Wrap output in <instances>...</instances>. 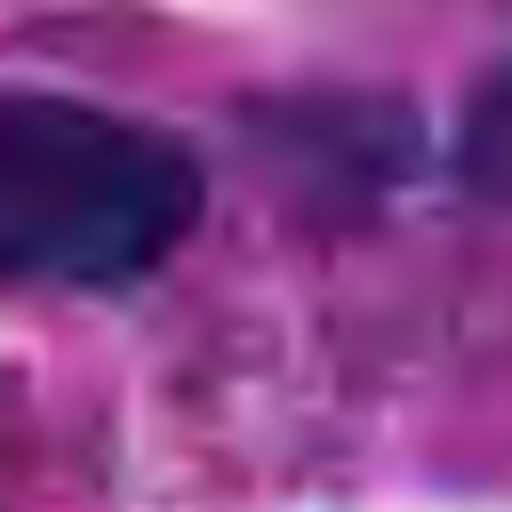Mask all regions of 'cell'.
I'll return each instance as SVG.
<instances>
[{
    "instance_id": "1",
    "label": "cell",
    "mask_w": 512,
    "mask_h": 512,
    "mask_svg": "<svg viewBox=\"0 0 512 512\" xmlns=\"http://www.w3.org/2000/svg\"><path fill=\"white\" fill-rule=\"evenodd\" d=\"M200 152L136 112L0 88V288H136L200 224Z\"/></svg>"
},
{
    "instance_id": "2",
    "label": "cell",
    "mask_w": 512,
    "mask_h": 512,
    "mask_svg": "<svg viewBox=\"0 0 512 512\" xmlns=\"http://www.w3.org/2000/svg\"><path fill=\"white\" fill-rule=\"evenodd\" d=\"M264 136L280 152V168L336 200V192H392L416 160V112L408 104H376V96H304L288 112H264Z\"/></svg>"
},
{
    "instance_id": "3",
    "label": "cell",
    "mask_w": 512,
    "mask_h": 512,
    "mask_svg": "<svg viewBox=\"0 0 512 512\" xmlns=\"http://www.w3.org/2000/svg\"><path fill=\"white\" fill-rule=\"evenodd\" d=\"M456 176H464L472 200L512 208V64H496V72L464 96V120H456Z\"/></svg>"
}]
</instances>
